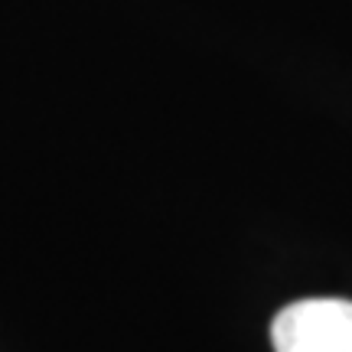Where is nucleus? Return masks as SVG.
<instances>
[{
	"label": "nucleus",
	"mask_w": 352,
	"mask_h": 352,
	"mask_svg": "<svg viewBox=\"0 0 352 352\" xmlns=\"http://www.w3.org/2000/svg\"><path fill=\"white\" fill-rule=\"evenodd\" d=\"M274 352H352V300L314 297L284 307L271 327Z\"/></svg>",
	"instance_id": "f257e3e1"
}]
</instances>
